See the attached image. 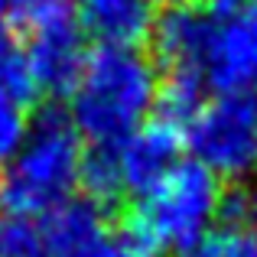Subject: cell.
Listing matches in <instances>:
<instances>
[{
	"label": "cell",
	"mask_w": 257,
	"mask_h": 257,
	"mask_svg": "<svg viewBox=\"0 0 257 257\" xmlns=\"http://www.w3.org/2000/svg\"><path fill=\"white\" fill-rule=\"evenodd\" d=\"M186 147L195 163L225 182L257 179V94L218 91L186 127Z\"/></svg>",
	"instance_id": "obj_4"
},
{
	"label": "cell",
	"mask_w": 257,
	"mask_h": 257,
	"mask_svg": "<svg viewBox=\"0 0 257 257\" xmlns=\"http://www.w3.org/2000/svg\"><path fill=\"white\" fill-rule=\"evenodd\" d=\"M205 82L218 91L257 94V0H215Z\"/></svg>",
	"instance_id": "obj_6"
},
{
	"label": "cell",
	"mask_w": 257,
	"mask_h": 257,
	"mask_svg": "<svg viewBox=\"0 0 257 257\" xmlns=\"http://www.w3.org/2000/svg\"><path fill=\"white\" fill-rule=\"evenodd\" d=\"M208 30L212 17L195 4L166 7L150 30L153 62L163 72H202L205 75V52H208Z\"/></svg>",
	"instance_id": "obj_8"
},
{
	"label": "cell",
	"mask_w": 257,
	"mask_h": 257,
	"mask_svg": "<svg viewBox=\"0 0 257 257\" xmlns=\"http://www.w3.org/2000/svg\"><path fill=\"white\" fill-rule=\"evenodd\" d=\"M157 94L160 75L150 56L137 46H98L69 94V117L91 144H124L147 124Z\"/></svg>",
	"instance_id": "obj_1"
},
{
	"label": "cell",
	"mask_w": 257,
	"mask_h": 257,
	"mask_svg": "<svg viewBox=\"0 0 257 257\" xmlns=\"http://www.w3.org/2000/svg\"><path fill=\"white\" fill-rule=\"evenodd\" d=\"M182 257H257V234L247 225H241V221L221 218Z\"/></svg>",
	"instance_id": "obj_14"
},
{
	"label": "cell",
	"mask_w": 257,
	"mask_h": 257,
	"mask_svg": "<svg viewBox=\"0 0 257 257\" xmlns=\"http://www.w3.org/2000/svg\"><path fill=\"white\" fill-rule=\"evenodd\" d=\"M225 189L215 173L195 160H182L153 189L137 195L127 212L124 238L131 251L153 257L163 251L186 254L221 218Z\"/></svg>",
	"instance_id": "obj_2"
},
{
	"label": "cell",
	"mask_w": 257,
	"mask_h": 257,
	"mask_svg": "<svg viewBox=\"0 0 257 257\" xmlns=\"http://www.w3.org/2000/svg\"><path fill=\"white\" fill-rule=\"evenodd\" d=\"M0 257H46L43 228L33 218H10L0 221Z\"/></svg>",
	"instance_id": "obj_15"
},
{
	"label": "cell",
	"mask_w": 257,
	"mask_h": 257,
	"mask_svg": "<svg viewBox=\"0 0 257 257\" xmlns=\"http://www.w3.org/2000/svg\"><path fill=\"white\" fill-rule=\"evenodd\" d=\"M153 4H163V7H176V4H192V0H153Z\"/></svg>",
	"instance_id": "obj_18"
},
{
	"label": "cell",
	"mask_w": 257,
	"mask_h": 257,
	"mask_svg": "<svg viewBox=\"0 0 257 257\" xmlns=\"http://www.w3.org/2000/svg\"><path fill=\"white\" fill-rule=\"evenodd\" d=\"M33 0H0V36L17 39V33L23 30L26 10Z\"/></svg>",
	"instance_id": "obj_17"
},
{
	"label": "cell",
	"mask_w": 257,
	"mask_h": 257,
	"mask_svg": "<svg viewBox=\"0 0 257 257\" xmlns=\"http://www.w3.org/2000/svg\"><path fill=\"white\" fill-rule=\"evenodd\" d=\"M20 36L36 88L49 98H69L91 56L75 0H33Z\"/></svg>",
	"instance_id": "obj_5"
},
{
	"label": "cell",
	"mask_w": 257,
	"mask_h": 257,
	"mask_svg": "<svg viewBox=\"0 0 257 257\" xmlns=\"http://www.w3.org/2000/svg\"><path fill=\"white\" fill-rule=\"evenodd\" d=\"M137 257H144V254H137Z\"/></svg>",
	"instance_id": "obj_19"
},
{
	"label": "cell",
	"mask_w": 257,
	"mask_h": 257,
	"mask_svg": "<svg viewBox=\"0 0 257 257\" xmlns=\"http://www.w3.org/2000/svg\"><path fill=\"white\" fill-rule=\"evenodd\" d=\"M46 257H131V244L114 231L104 205L69 199L43 218Z\"/></svg>",
	"instance_id": "obj_7"
},
{
	"label": "cell",
	"mask_w": 257,
	"mask_h": 257,
	"mask_svg": "<svg viewBox=\"0 0 257 257\" xmlns=\"http://www.w3.org/2000/svg\"><path fill=\"white\" fill-rule=\"evenodd\" d=\"M88 36L101 46H137L150 39L153 0H75Z\"/></svg>",
	"instance_id": "obj_11"
},
{
	"label": "cell",
	"mask_w": 257,
	"mask_h": 257,
	"mask_svg": "<svg viewBox=\"0 0 257 257\" xmlns=\"http://www.w3.org/2000/svg\"><path fill=\"white\" fill-rule=\"evenodd\" d=\"M182 140L186 134L166 120H150L140 131H134L120 147V166H124L127 192L144 195L153 189L166 173H173L182 163Z\"/></svg>",
	"instance_id": "obj_10"
},
{
	"label": "cell",
	"mask_w": 257,
	"mask_h": 257,
	"mask_svg": "<svg viewBox=\"0 0 257 257\" xmlns=\"http://www.w3.org/2000/svg\"><path fill=\"white\" fill-rule=\"evenodd\" d=\"M205 75L202 72H166L160 78V94H157V117L166 124L179 127L186 134V127L192 124V117L205 104Z\"/></svg>",
	"instance_id": "obj_13"
},
{
	"label": "cell",
	"mask_w": 257,
	"mask_h": 257,
	"mask_svg": "<svg viewBox=\"0 0 257 257\" xmlns=\"http://www.w3.org/2000/svg\"><path fill=\"white\" fill-rule=\"evenodd\" d=\"M82 157V134L69 111L43 107L30 120L17 157L4 166V208L20 218H46L52 208L72 199V189H78Z\"/></svg>",
	"instance_id": "obj_3"
},
{
	"label": "cell",
	"mask_w": 257,
	"mask_h": 257,
	"mask_svg": "<svg viewBox=\"0 0 257 257\" xmlns=\"http://www.w3.org/2000/svg\"><path fill=\"white\" fill-rule=\"evenodd\" d=\"M39 94L23 46L0 36V166L17 157L30 131V101Z\"/></svg>",
	"instance_id": "obj_9"
},
{
	"label": "cell",
	"mask_w": 257,
	"mask_h": 257,
	"mask_svg": "<svg viewBox=\"0 0 257 257\" xmlns=\"http://www.w3.org/2000/svg\"><path fill=\"white\" fill-rule=\"evenodd\" d=\"M85 199L98 205H111L127 192L124 182V166H120V147L117 144H91L85 147L82 157V173H78Z\"/></svg>",
	"instance_id": "obj_12"
},
{
	"label": "cell",
	"mask_w": 257,
	"mask_h": 257,
	"mask_svg": "<svg viewBox=\"0 0 257 257\" xmlns=\"http://www.w3.org/2000/svg\"><path fill=\"white\" fill-rule=\"evenodd\" d=\"M221 218L225 221H241V225H247L257 234V182L254 186H234L231 192H225Z\"/></svg>",
	"instance_id": "obj_16"
}]
</instances>
